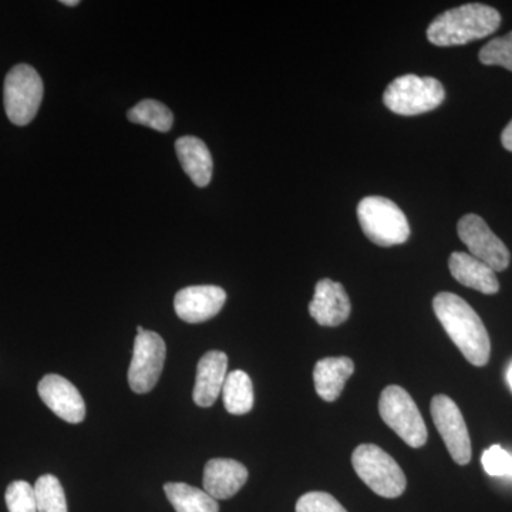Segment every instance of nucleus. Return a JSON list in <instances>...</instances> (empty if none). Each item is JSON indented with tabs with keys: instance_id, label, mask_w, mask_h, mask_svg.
<instances>
[{
	"instance_id": "1",
	"label": "nucleus",
	"mask_w": 512,
	"mask_h": 512,
	"mask_svg": "<svg viewBox=\"0 0 512 512\" xmlns=\"http://www.w3.org/2000/svg\"><path fill=\"white\" fill-rule=\"evenodd\" d=\"M433 309L447 335L463 356L474 366H485L490 360L491 342L483 320L463 298L451 292H440Z\"/></svg>"
},
{
	"instance_id": "2",
	"label": "nucleus",
	"mask_w": 512,
	"mask_h": 512,
	"mask_svg": "<svg viewBox=\"0 0 512 512\" xmlns=\"http://www.w3.org/2000/svg\"><path fill=\"white\" fill-rule=\"evenodd\" d=\"M500 25L497 9L483 3H467L437 16L427 29V37L436 46H461L493 35Z\"/></svg>"
},
{
	"instance_id": "3",
	"label": "nucleus",
	"mask_w": 512,
	"mask_h": 512,
	"mask_svg": "<svg viewBox=\"0 0 512 512\" xmlns=\"http://www.w3.org/2000/svg\"><path fill=\"white\" fill-rule=\"evenodd\" d=\"M357 220L366 237L380 247L404 244L410 237L406 215L389 198H363L357 205Z\"/></svg>"
},
{
	"instance_id": "4",
	"label": "nucleus",
	"mask_w": 512,
	"mask_h": 512,
	"mask_svg": "<svg viewBox=\"0 0 512 512\" xmlns=\"http://www.w3.org/2000/svg\"><path fill=\"white\" fill-rule=\"evenodd\" d=\"M446 99L443 84L434 77L404 74L387 86L383 101L387 109L400 116H417L437 109Z\"/></svg>"
},
{
	"instance_id": "5",
	"label": "nucleus",
	"mask_w": 512,
	"mask_h": 512,
	"mask_svg": "<svg viewBox=\"0 0 512 512\" xmlns=\"http://www.w3.org/2000/svg\"><path fill=\"white\" fill-rule=\"evenodd\" d=\"M352 464L360 480L380 497L397 498L406 490V476L399 463L376 444L357 447Z\"/></svg>"
},
{
	"instance_id": "6",
	"label": "nucleus",
	"mask_w": 512,
	"mask_h": 512,
	"mask_svg": "<svg viewBox=\"0 0 512 512\" xmlns=\"http://www.w3.org/2000/svg\"><path fill=\"white\" fill-rule=\"evenodd\" d=\"M42 77L29 64H18L6 74L3 103L8 119L16 126H28L35 120L43 100Z\"/></svg>"
},
{
	"instance_id": "7",
	"label": "nucleus",
	"mask_w": 512,
	"mask_h": 512,
	"mask_svg": "<svg viewBox=\"0 0 512 512\" xmlns=\"http://www.w3.org/2000/svg\"><path fill=\"white\" fill-rule=\"evenodd\" d=\"M379 412L384 423L410 447L427 443L426 423L412 396L400 386H389L380 394Z\"/></svg>"
},
{
	"instance_id": "8",
	"label": "nucleus",
	"mask_w": 512,
	"mask_h": 512,
	"mask_svg": "<svg viewBox=\"0 0 512 512\" xmlns=\"http://www.w3.org/2000/svg\"><path fill=\"white\" fill-rule=\"evenodd\" d=\"M167 346L156 332L146 330L134 340L133 359L128 369V384L137 394L151 392L163 372Z\"/></svg>"
},
{
	"instance_id": "9",
	"label": "nucleus",
	"mask_w": 512,
	"mask_h": 512,
	"mask_svg": "<svg viewBox=\"0 0 512 512\" xmlns=\"http://www.w3.org/2000/svg\"><path fill=\"white\" fill-rule=\"evenodd\" d=\"M430 410L451 458L458 466H467L471 461V440L466 420L457 404L446 394H437L431 400Z\"/></svg>"
},
{
	"instance_id": "10",
	"label": "nucleus",
	"mask_w": 512,
	"mask_h": 512,
	"mask_svg": "<svg viewBox=\"0 0 512 512\" xmlns=\"http://www.w3.org/2000/svg\"><path fill=\"white\" fill-rule=\"evenodd\" d=\"M457 232L461 241L467 245L470 255L490 266L494 272H503L510 265V251L483 218L476 214L464 215L458 221Z\"/></svg>"
},
{
	"instance_id": "11",
	"label": "nucleus",
	"mask_w": 512,
	"mask_h": 512,
	"mask_svg": "<svg viewBox=\"0 0 512 512\" xmlns=\"http://www.w3.org/2000/svg\"><path fill=\"white\" fill-rule=\"evenodd\" d=\"M227 293L220 286L198 285L181 289L175 295L174 309L178 318L187 323L207 322L224 308Z\"/></svg>"
},
{
	"instance_id": "12",
	"label": "nucleus",
	"mask_w": 512,
	"mask_h": 512,
	"mask_svg": "<svg viewBox=\"0 0 512 512\" xmlns=\"http://www.w3.org/2000/svg\"><path fill=\"white\" fill-rule=\"evenodd\" d=\"M40 399L60 419L67 423H82L86 403L77 387L59 375H46L37 386Z\"/></svg>"
},
{
	"instance_id": "13",
	"label": "nucleus",
	"mask_w": 512,
	"mask_h": 512,
	"mask_svg": "<svg viewBox=\"0 0 512 512\" xmlns=\"http://www.w3.org/2000/svg\"><path fill=\"white\" fill-rule=\"evenodd\" d=\"M350 312L352 305L342 284L332 279H322L316 284L309 313L320 326L335 328L342 325L349 319Z\"/></svg>"
},
{
	"instance_id": "14",
	"label": "nucleus",
	"mask_w": 512,
	"mask_h": 512,
	"mask_svg": "<svg viewBox=\"0 0 512 512\" xmlns=\"http://www.w3.org/2000/svg\"><path fill=\"white\" fill-rule=\"evenodd\" d=\"M248 470L244 464L231 458H212L204 468V491L214 500H229L244 487Z\"/></svg>"
},
{
	"instance_id": "15",
	"label": "nucleus",
	"mask_w": 512,
	"mask_h": 512,
	"mask_svg": "<svg viewBox=\"0 0 512 512\" xmlns=\"http://www.w3.org/2000/svg\"><path fill=\"white\" fill-rule=\"evenodd\" d=\"M228 356L220 350H211L201 357L195 376L194 402L200 407H211L222 394L228 376Z\"/></svg>"
},
{
	"instance_id": "16",
	"label": "nucleus",
	"mask_w": 512,
	"mask_h": 512,
	"mask_svg": "<svg viewBox=\"0 0 512 512\" xmlns=\"http://www.w3.org/2000/svg\"><path fill=\"white\" fill-rule=\"evenodd\" d=\"M451 275L467 288L474 289L485 295H494L500 291V282L493 269L480 259L466 252H454L448 259Z\"/></svg>"
},
{
	"instance_id": "17",
	"label": "nucleus",
	"mask_w": 512,
	"mask_h": 512,
	"mask_svg": "<svg viewBox=\"0 0 512 512\" xmlns=\"http://www.w3.org/2000/svg\"><path fill=\"white\" fill-rule=\"evenodd\" d=\"M353 373L355 363L349 357H326L319 360L313 369L316 393L325 402H335Z\"/></svg>"
},
{
	"instance_id": "18",
	"label": "nucleus",
	"mask_w": 512,
	"mask_h": 512,
	"mask_svg": "<svg viewBox=\"0 0 512 512\" xmlns=\"http://www.w3.org/2000/svg\"><path fill=\"white\" fill-rule=\"evenodd\" d=\"M178 160L185 173L197 187L204 188L211 183L214 163L207 144L197 137H181L175 143Z\"/></svg>"
},
{
	"instance_id": "19",
	"label": "nucleus",
	"mask_w": 512,
	"mask_h": 512,
	"mask_svg": "<svg viewBox=\"0 0 512 512\" xmlns=\"http://www.w3.org/2000/svg\"><path fill=\"white\" fill-rule=\"evenodd\" d=\"M165 495L175 512H220L218 501L200 488L185 483H167Z\"/></svg>"
},
{
	"instance_id": "20",
	"label": "nucleus",
	"mask_w": 512,
	"mask_h": 512,
	"mask_svg": "<svg viewBox=\"0 0 512 512\" xmlns=\"http://www.w3.org/2000/svg\"><path fill=\"white\" fill-rule=\"evenodd\" d=\"M222 397L228 413L242 416L251 412L254 407V386L251 377L244 370L228 373L222 387Z\"/></svg>"
},
{
	"instance_id": "21",
	"label": "nucleus",
	"mask_w": 512,
	"mask_h": 512,
	"mask_svg": "<svg viewBox=\"0 0 512 512\" xmlns=\"http://www.w3.org/2000/svg\"><path fill=\"white\" fill-rule=\"evenodd\" d=\"M127 117L131 123L154 128L160 133L170 131L174 123V116L170 109L160 101L151 99L140 101L137 106L128 111Z\"/></svg>"
},
{
	"instance_id": "22",
	"label": "nucleus",
	"mask_w": 512,
	"mask_h": 512,
	"mask_svg": "<svg viewBox=\"0 0 512 512\" xmlns=\"http://www.w3.org/2000/svg\"><path fill=\"white\" fill-rule=\"evenodd\" d=\"M33 488H35L37 512H69L66 494L59 478L52 474H45L37 478Z\"/></svg>"
},
{
	"instance_id": "23",
	"label": "nucleus",
	"mask_w": 512,
	"mask_h": 512,
	"mask_svg": "<svg viewBox=\"0 0 512 512\" xmlns=\"http://www.w3.org/2000/svg\"><path fill=\"white\" fill-rule=\"evenodd\" d=\"M478 59L485 66H500L512 72V32L488 42Z\"/></svg>"
},
{
	"instance_id": "24",
	"label": "nucleus",
	"mask_w": 512,
	"mask_h": 512,
	"mask_svg": "<svg viewBox=\"0 0 512 512\" xmlns=\"http://www.w3.org/2000/svg\"><path fill=\"white\" fill-rule=\"evenodd\" d=\"M6 505L9 512H37L35 488L26 481H13L6 488Z\"/></svg>"
},
{
	"instance_id": "25",
	"label": "nucleus",
	"mask_w": 512,
	"mask_h": 512,
	"mask_svg": "<svg viewBox=\"0 0 512 512\" xmlns=\"http://www.w3.org/2000/svg\"><path fill=\"white\" fill-rule=\"evenodd\" d=\"M481 463L488 476L512 478V454L498 444L484 451Z\"/></svg>"
},
{
	"instance_id": "26",
	"label": "nucleus",
	"mask_w": 512,
	"mask_h": 512,
	"mask_svg": "<svg viewBox=\"0 0 512 512\" xmlns=\"http://www.w3.org/2000/svg\"><path fill=\"white\" fill-rule=\"evenodd\" d=\"M296 512H348L333 495L313 491L302 495L296 503Z\"/></svg>"
},
{
	"instance_id": "27",
	"label": "nucleus",
	"mask_w": 512,
	"mask_h": 512,
	"mask_svg": "<svg viewBox=\"0 0 512 512\" xmlns=\"http://www.w3.org/2000/svg\"><path fill=\"white\" fill-rule=\"evenodd\" d=\"M501 143L505 150L511 151L512 153V120L508 123V126L504 128L503 134H501Z\"/></svg>"
},
{
	"instance_id": "28",
	"label": "nucleus",
	"mask_w": 512,
	"mask_h": 512,
	"mask_svg": "<svg viewBox=\"0 0 512 512\" xmlns=\"http://www.w3.org/2000/svg\"><path fill=\"white\" fill-rule=\"evenodd\" d=\"M62 3H63V5L72 6V8H73V6L79 5L80 2H79V0H63Z\"/></svg>"
},
{
	"instance_id": "29",
	"label": "nucleus",
	"mask_w": 512,
	"mask_h": 512,
	"mask_svg": "<svg viewBox=\"0 0 512 512\" xmlns=\"http://www.w3.org/2000/svg\"><path fill=\"white\" fill-rule=\"evenodd\" d=\"M507 379H508V383H510V387L512 390V365H511L510 369H508Z\"/></svg>"
},
{
	"instance_id": "30",
	"label": "nucleus",
	"mask_w": 512,
	"mask_h": 512,
	"mask_svg": "<svg viewBox=\"0 0 512 512\" xmlns=\"http://www.w3.org/2000/svg\"><path fill=\"white\" fill-rule=\"evenodd\" d=\"M146 332V329L143 328V326H138L137 328V335H140V333Z\"/></svg>"
}]
</instances>
